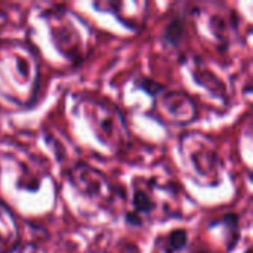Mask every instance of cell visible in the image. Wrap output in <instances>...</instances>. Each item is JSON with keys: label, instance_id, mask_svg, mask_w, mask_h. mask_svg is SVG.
<instances>
[{"label": "cell", "instance_id": "cell-1", "mask_svg": "<svg viewBox=\"0 0 253 253\" xmlns=\"http://www.w3.org/2000/svg\"><path fill=\"white\" fill-rule=\"evenodd\" d=\"M188 243V236L187 231L184 230H175L173 233H170L169 236V246L173 252L182 251Z\"/></svg>", "mask_w": 253, "mask_h": 253}, {"label": "cell", "instance_id": "cell-2", "mask_svg": "<svg viewBox=\"0 0 253 253\" xmlns=\"http://www.w3.org/2000/svg\"><path fill=\"white\" fill-rule=\"evenodd\" d=\"M133 206H135V209L138 212H144V213H150L154 209L153 202L147 197V194H144L141 191L135 193V196H133Z\"/></svg>", "mask_w": 253, "mask_h": 253}, {"label": "cell", "instance_id": "cell-3", "mask_svg": "<svg viewBox=\"0 0 253 253\" xmlns=\"http://www.w3.org/2000/svg\"><path fill=\"white\" fill-rule=\"evenodd\" d=\"M181 36H182V24H181V21L175 19L168 25V28L165 31V37L170 43H178Z\"/></svg>", "mask_w": 253, "mask_h": 253}, {"label": "cell", "instance_id": "cell-4", "mask_svg": "<svg viewBox=\"0 0 253 253\" xmlns=\"http://www.w3.org/2000/svg\"><path fill=\"white\" fill-rule=\"evenodd\" d=\"M202 253H206V252H202Z\"/></svg>", "mask_w": 253, "mask_h": 253}]
</instances>
